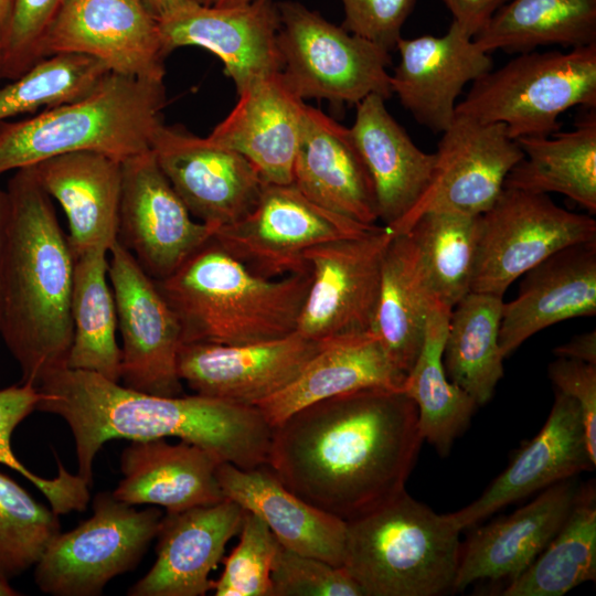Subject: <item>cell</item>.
<instances>
[{
  "instance_id": "obj_1",
  "label": "cell",
  "mask_w": 596,
  "mask_h": 596,
  "mask_svg": "<svg viewBox=\"0 0 596 596\" xmlns=\"http://www.w3.org/2000/svg\"><path fill=\"white\" fill-rule=\"evenodd\" d=\"M422 441L417 407L403 390L366 387L273 427L266 465L292 493L349 522L405 490Z\"/></svg>"
},
{
  "instance_id": "obj_2",
  "label": "cell",
  "mask_w": 596,
  "mask_h": 596,
  "mask_svg": "<svg viewBox=\"0 0 596 596\" xmlns=\"http://www.w3.org/2000/svg\"><path fill=\"white\" fill-rule=\"evenodd\" d=\"M36 409L62 417L76 448L78 476L89 486L102 446L115 438L177 437L242 469L267 464L273 428L256 406L199 394L160 396L94 372L63 368L38 386Z\"/></svg>"
},
{
  "instance_id": "obj_3",
  "label": "cell",
  "mask_w": 596,
  "mask_h": 596,
  "mask_svg": "<svg viewBox=\"0 0 596 596\" xmlns=\"http://www.w3.org/2000/svg\"><path fill=\"white\" fill-rule=\"evenodd\" d=\"M6 191L9 225L0 337L20 366L22 382L38 387L67 366L75 258L52 199L31 167L15 170Z\"/></svg>"
},
{
  "instance_id": "obj_4",
  "label": "cell",
  "mask_w": 596,
  "mask_h": 596,
  "mask_svg": "<svg viewBox=\"0 0 596 596\" xmlns=\"http://www.w3.org/2000/svg\"><path fill=\"white\" fill-rule=\"evenodd\" d=\"M310 279L308 266L283 277L260 276L211 237L173 274L155 281L179 322L182 343L237 345L295 332Z\"/></svg>"
},
{
  "instance_id": "obj_5",
  "label": "cell",
  "mask_w": 596,
  "mask_h": 596,
  "mask_svg": "<svg viewBox=\"0 0 596 596\" xmlns=\"http://www.w3.org/2000/svg\"><path fill=\"white\" fill-rule=\"evenodd\" d=\"M164 105L163 82L110 72L78 100L0 121V174L72 152L123 162L149 151Z\"/></svg>"
},
{
  "instance_id": "obj_6",
  "label": "cell",
  "mask_w": 596,
  "mask_h": 596,
  "mask_svg": "<svg viewBox=\"0 0 596 596\" xmlns=\"http://www.w3.org/2000/svg\"><path fill=\"white\" fill-rule=\"evenodd\" d=\"M460 530L406 490L347 522L342 567L364 596H436L453 590Z\"/></svg>"
},
{
  "instance_id": "obj_7",
  "label": "cell",
  "mask_w": 596,
  "mask_h": 596,
  "mask_svg": "<svg viewBox=\"0 0 596 596\" xmlns=\"http://www.w3.org/2000/svg\"><path fill=\"white\" fill-rule=\"evenodd\" d=\"M576 106L596 107V42L520 53L473 81L456 114L503 124L515 140L560 131V116Z\"/></svg>"
},
{
  "instance_id": "obj_8",
  "label": "cell",
  "mask_w": 596,
  "mask_h": 596,
  "mask_svg": "<svg viewBox=\"0 0 596 596\" xmlns=\"http://www.w3.org/2000/svg\"><path fill=\"white\" fill-rule=\"evenodd\" d=\"M281 75L302 100L327 99L332 106L356 105L371 94L393 95L390 52L297 1L277 2Z\"/></svg>"
},
{
  "instance_id": "obj_9",
  "label": "cell",
  "mask_w": 596,
  "mask_h": 596,
  "mask_svg": "<svg viewBox=\"0 0 596 596\" xmlns=\"http://www.w3.org/2000/svg\"><path fill=\"white\" fill-rule=\"evenodd\" d=\"M93 515L60 532L34 565L36 586L54 596H95L114 577L131 571L156 538L162 512L137 510L100 492Z\"/></svg>"
},
{
  "instance_id": "obj_10",
  "label": "cell",
  "mask_w": 596,
  "mask_h": 596,
  "mask_svg": "<svg viewBox=\"0 0 596 596\" xmlns=\"http://www.w3.org/2000/svg\"><path fill=\"white\" fill-rule=\"evenodd\" d=\"M596 241V221L547 194L503 189L479 215L471 291L503 297L521 275L557 251Z\"/></svg>"
},
{
  "instance_id": "obj_11",
  "label": "cell",
  "mask_w": 596,
  "mask_h": 596,
  "mask_svg": "<svg viewBox=\"0 0 596 596\" xmlns=\"http://www.w3.org/2000/svg\"><path fill=\"white\" fill-rule=\"evenodd\" d=\"M393 236L377 226L307 249L304 260L311 279L296 331L316 341L371 332L382 262Z\"/></svg>"
},
{
  "instance_id": "obj_12",
  "label": "cell",
  "mask_w": 596,
  "mask_h": 596,
  "mask_svg": "<svg viewBox=\"0 0 596 596\" xmlns=\"http://www.w3.org/2000/svg\"><path fill=\"white\" fill-rule=\"evenodd\" d=\"M377 226L316 204L292 183H266L255 207L236 223L217 228L212 237L252 272L276 278L307 268L304 254L310 247Z\"/></svg>"
},
{
  "instance_id": "obj_13",
  "label": "cell",
  "mask_w": 596,
  "mask_h": 596,
  "mask_svg": "<svg viewBox=\"0 0 596 596\" xmlns=\"http://www.w3.org/2000/svg\"><path fill=\"white\" fill-rule=\"evenodd\" d=\"M109 255L108 279L123 341V385L153 395H182L177 366L181 329L172 309L156 281L117 241Z\"/></svg>"
},
{
  "instance_id": "obj_14",
  "label": "cell",
  "mask_w": 596,
  "mask_h": 596,
  "mask_svg": "<svg viewBox=\"0 0 596 596\" xmlns=\"http://www.w3.org/2000/svg\"><path fill=\"white\" fill-rule=\"evenodd\" d=\"M430 180L421 198L391 232H407L428 212L478 216L503 190L509 171L524 153L499 123H481L457 115L441 132Z\"/></svg>"
},
{
  "instance_id": "obj_15",
  "label": "cell",
  "mask_w": 596,
  "mask_h": 596,
  "mask_svg": "<svg viewBox=\"0 0 596 596\" xmlns=\"http://www.w3.org/2000/svg\"><path fill=\"white\" fill-rule=\"evenodd\" d=\"M213 233L191 215L151 150L121 162L117 242L153 280L173 274Z\"/></svg>"
},
{
  "instance_id": "obj_16",
  "label": "cell",
  "mask_w": 596,
  "mask_h": 596,
  "mask_svg": "<svg viewBox=\"0 0 596 596\" xmlns=\"http://www.w3.org/2000/svg\"><path fill=\"white\" fill-rule=\"evenodd\" d=\"M151 151L191 215L214 232L246 216L266 185L244 156L183 128L162 124Z\"/></svg>"
},
{
  "instance_id": "obj_17",
  "label": "cell",
  "mask_w": 596,
  "mask_h": 596,
  "mask_svg": "<svg viewBox=\"0 0 596 596\" xmlns=\"http://www.w3.org/2000/svg\"><path fill=\"white\" fill-rule=\"evenodd\" d=\"M79 53L113 73L163 82L168 55L158 19L143 0H65L41 47L42 58Z\"/></svg>"
},
{
  "instance_id": "obj_18",
  "label": "cell",
  "mask_w": 596,
  "mask_h": 596,
  "mask_svg": "<svg viewBox=\"0 0 596 596\" xmlns=\"http://www.w3.org/2000/svg\"><path fill=\"white\" fill-rule=\"evenodd\" d=\"M167 53L200 46L214 53L237 94L255 81L281 72L280 18L274 0L232 7L192 2L158 19Z\"/></svg>"
},
{
  "instance_id": "obj_19",
  "label": "cell",
  "mask_w": 596,
  "mask_h": 596,
  "mask_svg": "<svg viewBox=\"0 0 596 596\" xmlns=\"http://www.w3.org/2000/svg\"><path fill=\"white\" fill-rule=\"evenodd\" d=\"M322 343L297 331L248 344L182 343L178 374L195 394L255 406L287 386Z\"/></svg>"
},
{
  "instance_id": "obj_20",
  "label": "cell",
  "mask_w": 596,
  "mask_h": 596,
  "mask_svg": "<svg viewBox=\"0 0 596 596\" xmlns=\"http://www.w3.org/2000/svg\"><path fill=\"white\" fill-rule=\"evenodd\" d=\"M395 49L400 63L391 75L393 94L418 124L436 134L455 119L464 87L493 68L490 54L454 21L441 36L401 38Z\"/></svg>"
},
{
  "instance_id": "obj_21",
  "label": "cell",
  "mask_w": 596,
  "mask_h": 596,
  "mask_svg": "<svg viewBox=\"0 0 596 596\" xmlns=\"http://www.w3.org/2000/svg\"><path fill=\"white\" fill-rule=\"evenodd\" d=\"M245 510L224 500L162 517L156 538L157 558L127 592L131 596H203L212 590L210 573L222 561L227 542L240 533Z\"/></svg>"
},
{
  "instance_id": "obj_22",
  "label": "cell",
  "mask_w": 596,
  "mask_h": 596,
  "mask_svg": "<svg viewBox=\"0 0 596 596\" xmlns=\"http://www.w3.org/2000/svg\"><path fill=\"white\" fill-rule=\"evenodd\" d=\"M594 468L581 409L573 398L556 391L550 415L539 434L477 500L449 514L461 531L513 501Z\"/></svg>"
},
{
  "instance_id": "obj_23",
  "label": "cell",
  "mask_w": 596,
  "mask_h": 596,
  "mask_svg": "<svg viewBox=\"0 0 596 596\" xmlns=\"http://www.w3.org/2000/svg\"><path fill=\"white\" fill-rule=\"evenodd\" d=\"M237 96L207 138L244 156L266 183L291 184L307 104L281 72L255 81Z\"/></svg>"
},
{
  "instance_id": "obj_24",
  "label": "cell",
  "mask_w": 596,
  "mask_h": 596,
  "mask_svg": "<svg viewBox=\"0 0 596 596\" xmlns=\"http://www.w3.org/2000/svg\"><path fill=\"white\" fill-rule=\"evenodd\" d=\"M292 184L316 204L363 225L379 221L373 183L350 128L306 105Z\"/></svg>"
},
{
  "instance_id": "obj_25",
  "label": "cell",
  "mask_w": 596,
  "mask_h": 596,
  "mask_svg": "<svg viewBox=\"0 0 596 596\" xmlns=\"http://www.w3.org/2000/svg\"><path fill=\"white\" fill-rule=\"evenodd\" d=\"M596 315V241L557 251L525 273L504 304L499 343L504 358L534 333L560 321Z\"/></svg>"
},
{
  "instance_id": "obj_26",
  "label": "cell",
  "mask_w": 596,
  "mask_h": 596,
  "mask_svg": "<svg viewBox=\"0 0 596 596\" xmlns=\"http://www.w3.org/2000/svg\"><path fill=\"white\" fill-rule=\"evenodd\" d=\"M571 480L554 483L529 504L473 531L460 545L453 590L478 579L521 575L556 534L574 502Z\"/></svg>"
},
{
  "instance_id": "obj_27",
  "label": "cell",
  "mask_w": 596,
  "mask_h": 596,
  "mask_svg": "<svg viewBox=\"0 0 596 596\" xmlns=\"http://www.w3.org/2000/svg\"><path fill=\"white\" fill-rule=\"evenodd\" d=\"M220 462L183 440H132L121 453L123 479L111 493L131 505L163 507L167 513L214 504L225 499L216 477Z\"/></svg>"
},
{
  "instance_id": "obj_28",
  "label": "cell",
  "mask_w": 596,
  "mask_h": 596,
  "mask_svg": "<svg viewBox=\"0 0 596 596\" xmlns=\"http://www.w3.org/2000/svg\"><path fill=\"white\" fill-rule=\"evenodd\" d=\"M31 168L67 217L74 258L97 248L109 251L117 241L121 162L100 153L72 152Z\"/></svg>"
},
{
  "instance_id": "obj_29",
  "label": "cell",
  "mask_w": 596,
  "mask_h": 596,
  "mask_svg": "<svg viewBox=\"0 0 596 596\" xmlns=\"http://www.w3.org/2000/svg\"><path fill=\"white\" fill-rule=\"evenodd\" d=\"M216 477L224 497L258 515L283 546L342 566L347 522L292 493L267 465L220 462Z\"/></svg>"
},
{
  "instance_id": "obj_30",
  "label": "cell",
  "mask_w": 596,
  "mask_h": 596,
  "mask_svg": "<svg viewBox=\"0 0 596 596\" xmlns=\"http://www.w3.org/2000/svg\"><path fill=\"white\" fill-rule=\"evenodd\" d=\"M385 100L371 94L356 104L350 131L373 183L379 221L391 231L425 191L436 156L413 142Z\"/></svg>"
},
{
  "instance_id": "obj_31",
  "label": "cell",
  "mask_w": 596,
  "mask_h": 596,
  "mask_svg": "<svg viewBox=\"0 0 596 596\" xmlns=\"http://www.w3.org/2000/svg\"><path fill=\"white\" fill-rule=\"evenodd\" d=\"M405 380L372 331L338 337L324 340L287 386L255 406L273 428L321 400L366 387L404 391Z\"/></svg>"
},
{
  "instance_id": "obj_32",
  "label": "cell",
  "mask_w": 596,
  "mask_h": 596,
  "mask_svg": "<svg viewBox=\"0 0 596 596\" xmlns=\"http://www.w3.org/2000/svg\"><path fill=\"white\" fill-rule=\"evenodd\" d=\"M436 306L422 273L413 236L409 232L395 234L382 262L372 332L394 368L405 376L421 353L427 317Z\"/></svg>"
},
{
  "instance_id": "obj_33",
  "label": "cell",
  "mask_w": 596,
  "mask_h": 596,
  "mask_svg": "<svg viewBox=\"0 0 596 596\" xmlns=\"http://www.w3.org/2000/svg\"><path fill=\"white\" fill-rule=\"evenodd\" d=\"M515 141L524 157L509 171L503 189L561 193L596 213L595 109L575 129Z\"/></svg>"
},
{
  "instance_id": "obj_34",
  "label": "cell",
  "mask_w": 596,
  "mask_h": 596,
  "mask_svg": "<svg viewBox=\"0 0 596 596\" xmlns=\"http://www.w3.org/2000/svg\"><path fill=\"white\" fill-rule=\"evenodd\" d=\"M502 307L500 296L470 291L449 316L443 350L445 372L477 405L491 400L503 376L499 343Z\"/></svg>"
},
{
  "instance_id": "obj_35",
  "label": "cell",
  "mask_w": 596,
  "mask_h": 596,
  "mask_svg": "<svg viewBox=\"0 0 596 596\" xmlns=\"http://www.w3.org/2000/svg\"><path fill=\"white\" fill-rule=\"evenodd\" d=\"M108 253L97 248L75 258L67 368L119 382L121 351L116 340L117 312L108 279Z\"/></svg>"
},
{
  "instance_id": "obj_36",
  "label": "cell",
  "mask_w": 596,
  "mask_h": 596,
  "mask_svg": "<svg viewBox=\"0 0 596 596\" xmlns=\"http://www.w3.org/2000/svg\"><path fill=\"white\" fill-rule=\"evenodd\" d=\"M473 40L487 53L588 45L596 42V0H510Z\"/></svg>"
},
{
  "instance_id": "obj_37",
  "label": "cell",
  "mask_w": 596,
  "mask_h": 596,
  "mask_svg": "<svg viewBox=\"0 0 596 596\" xmlns=\"http://www.w3.org/2000/svg\"><path fill=\"white\" fill-rule=\"evenodd\" d=\"M450 312L439 306L429 311L423 348L404 384V392L417 407L423 440L440 456L449 453L478 406L445 372L443 350Z\"/></svg>"
},
{
  "instance_id": "obj_38",
  "label": "cell",
  "mask_w": 596,
  "mask_h": 596,
  "mask_svg": "<svg viewBox=\"0 0 596 596\" xmlns=\"http://www.w3.org/2000/svg\"><path fill=\"white\" fill-rule=\"evenodd\" d=\"M596 577L594 482L576 490L563 524L532 564L502 589V596H562Z\"/></svg>"
},
{
  "instance_id": "obj_39",
  "label": "cell",
  "mask_w": 596,
  "mask_h": 596,
  "mask_svg": "<svg viewBox=\"0 0 596 596\" xmlns=\"http://www.w3.org/2000/svg\"><path fill=\"white\" fill-rule=\"evenodd\" d=\"M478 221L479 215L428 212L407 231L434 300L448 310L471 291Z\"/></svg>"
},
{
  "instance_id": "obj_40",
  "label": "cell",
  "mask_w": 596,
  "mask_h": 596,
  "mask_svg": "<svg viewBox=\"0 0 596 596\" xmlns=\"http://www.w3.org/2000/svg\"><path fill=\"white\" fill-rule=\"evenodd\" d=\"M110 72L104 62L85 54L45 56L11 83L0 86V121L78 100Z\"/></svg>"
},
{
  "instance_id": "obj_41",
  "label": "cell",
  "mask_w": 596,
  "mask_h": 596,
  "mask_svg": "<svg viewBox=\"0 0 596 596\" xmlns=\"http://www.w3.org/2000/svg\"><path fill=\"white\" fill-rule=\"evenodd\" d=\"M58 514L0 471V579L34 566L61 532Z\"/></svg>"
},
{
  "instance_id": "obj_42",
  "label": "cell",
  "mask_w": 596,
  "mask_h": 596,
  "mask_svg": "<svg viewBox=\"0 0 596 596\" xmlns=\"http://www.w3.org/2000/svg\"><path fill=\"white\" fill-rule=\"evenodd\" d=\"M42 400L41 391L33 384L22 382L0 390V465L19 472L46 498L56 514L83 511L89 501L88 483L78 475L68 472L61 461L54 478H43L28 469L14 455L11 437L15 427Z\"/></svg>"
},
{
  "instance_id": "obj_43",
  "label": "cell",
  "mask_w": 596,
  "mask_h": 596,
  "mask_svg": "<svg viewBox=\"0 0 596 596\" xmlns=\"http://www.w3.org/2000/svg\"><path fill=\"white\" fill-rule=\"evenodd\" d=\"M279 542L255 513L245 511L240 541L223 561L221 576L213 581L216 596H270L272 568Z\"/></svg>"
},
{
  "instance_id": "obj_44",
  "label": "cell",
  "mask_w": 596,
  "mask_h": 596,
  "mask_svg": "<svg viewBox=\"0 0 596 596\" xmlns=\"http://www.w3.org/2000/svg\"><path fill=\"white\" fill-rule=\"evenodd\" d=\"M270 579V596H364L342 566L297 553L280 543Z\"/></svg>"
},
{
  "instance_id": "obj_45",
  "label": "cell",
  "mask_w": 596,
  "mask_h": 596,
  "mask_svg": "<svg viewBox=\"0 0 596 596\" xmlns=\"http://www.w3.org/2000/svg\"><path fill=\"white\" fill-rule=\"evenodd\" d=\"M65 0H11L0 47V78L14 79L42 60L45 34Z\"/></svg>"
},
{
  "instance_id": "obj_46",
  "label": "cell",
  "mask_w": 596,
  "mask_h": 596,
  "mask_svg": "<svg viewBox=\"0 0 596 596\" xmlns=\"http://www.w3.org/2000/svg\"><path fill=\"white\" fill-rule=\"evenodd\" d=\"M344 9L342 28L389 52L395 50L401 30L416 0H341Z\"/></svg>"
},
{
  "instance_id": "obj_47",
  "label": "cell",
  "mask_w": 596,
  "mask_h": 596,
  "mask_svg": "<svg viewBox=\"0 0 596 596\" xmlns=\"http://www.w3.org/2000/svg\"><path fill=\"white\" fill-rule=\"evenodd\" d=\"M549 376L556 391L577 403L588 454L596 465V364L558 358L550 363Z\"/></svg>"
},
{
  "instance_id": "obj_48",
  "label": "cell",
  "mask_w": 596,
  "mask_h": 596,
  "mask_svg": "<svg viewBox=\"0 0 596 596\" xmlns=\"http://www.w3.org/2000/svg\"><path fill=\"white\" fill-rule=\"evenodd\" d=\"M453 13L454 22L476 36L493 14L510 0H443Z\"/></svg>"
},
{
  "instance_id": "obj_49",
  "label": "cell",
  "mask_w": 596,
  "mask_h": 596,
  "mask_svg": "<svg viewBox=\"0 0 596 596\" xmlns=\"http://www.w3.org/2000/svg\"><path fill=\"white\" fill-rule=\"evenodd\" d=\"M553 353L558 358L596 364V331L573 337L568 342L556 347Z\"/></svg>"
},
{
  "instance_id": "obj_50",
  "label": "cell",
  "mask_w": 596,
  "mask_h": 596,
  "mask_svg": "<svg viewBox=\"0 0 596 596\" xmlns=\"http://www.w3.org/2000/svg\"><path fill=\"white\" fill-rule=\"evenodd\" d=\"M8 225H9V199L6 190L0 188V318H1V291L3 268L7 251L8 238Z\"/></svg>"
},
{
  "instance_id": "obj_51",
  "label": "cell",
  "mask_w": 596,
  "mask_h": 596,
  "mask_svg": "<svg viewBox=\"0 0 596 596\" xmlns=\"http://www.w3.org/2000/svg\"><path fill=\"white\" fill-rule=\"evenodd\" d=\"M151 13L157 18H161L174 9L188 3L199 2L205 3L207 0H143Z\"/></svg>"
},
{
  "instance_id": "obj_52",
  "label": "cell",
  "mask_w": 596,
  "mask_h": 596,
  "mask_svg": "<svg viewBox=\"0 0 596 596\" xmlns=\"http://www.w3.org/2000/svg\"><path fill=\"white\" fill-rule=\"evenodd\" d=\"M10 3L11 0H0V47L2 45L8 26Z\"/></svg>"
},
{
  "instance_id": "obj_53",
  "label": "cell",
  "mask_w": 596,
  "mask_h": 596,
  "mask_svg": "<svg viewBox=\"0 0 596 596\" xmlns=\"http://www.w3.org/2000/svg\"><path fill=\"white\" fill-rule=\"evenodd\" d=\"M252 0H207L206 4L214 7H232L247 3Z\"/></svg>"
},
{
  "instance_id": "obj_54",
  "label": "cell",
  "mask_w": 596,
  "mask_h": 596,
  "mask_svg": "<svg viewBox=\"0 0 596 596\" xmlns=\"http://www.w3.org/2000/svg\"><path fill=\"white\" fill-rule=\"evenodd\" d=\"M19 593L9 585V582L0 579V596H14Z\"/></svg>"
},
{
  "instance_id": "obj_55",
  "label": "cell",
  "mask_w": 596,
  "mask_h": 596,
  "mask_svg": "<svg viewBox=\"0 0 596 596\" xmlns=\"http://www.w3.org/2000/svg\"><path fill=\"white\" fill-rule=\"evenodd\" d=\"M1 79V78H0Z\"/></svg>"
}]
</instances>
